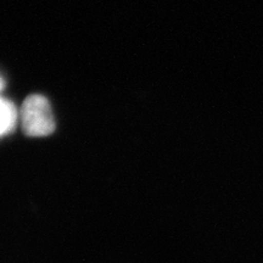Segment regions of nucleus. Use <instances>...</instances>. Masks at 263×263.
Listing matches in <instances>:
<instances>
[{
    "label": "nucleus",
    "instance_id": "f257e3e1",
    "mask_svg": "<svg viewBox=\"0 0 263 263\" xmlns=\"http://www.w3.org/2000/svg\"><path fill=\"white\" fill-rule=\"evenodd\" d=\"M22 129L29 137H45L55 129L50 104L42 95H31L20 110Z\"/></svg>",
    "mask_w": 263,
    "mask_h": 263
},
{
    "label": "nucleus",
    "instance_id": "f03ea898",
    "mask_svg": "<svg viewBox=\"0 0 263 263\" xmlns=\"http://www.w3.org/2000/svg\"><path fill=\"white\" fill-rule=\"evenodd\" d=\"M18 112L11 101L0 97V137L14 129L17 123Z\"/></svg>",
    "mask_w": 263,
    "mask_h": 263
},
{
    "label": "nucleus",
    "instance_id": "7ed1b4c3",
    "mask_svg": "<svg viewBox=\"0 0 263 263\" xmlns=\"http://www.w3.org/2000/svg\"><path fill=\"white\" fill-rule=\"evenodd\" d=\"M5 87V82H4V78L2 77V74H0V91L4 89Z\"/></svg>",
    "mask_w": 263,
    "mask_h": 263
}]
</instances>
